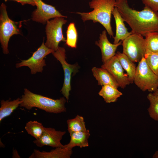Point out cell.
Returning a JSON list of instances; mask_svg holds the SVG:
<instances>
[{"mask_svg": "<svg viewBox=\"0 0 158 158\" xmlns=\"http://www.w3.org/2000/svg\"><path fill=\"white\" fill-rule=\"evenodd\" d=\"M117 8L133 33L145 36L150 32H158V12L145 6L141 11L130 7L127 0H116Z\"/></svg>", "mask_w": 158, "mask_h": 158, "instance_id": "obj_1", "label": "cell"}, {"mask_svg": "<svg viewBox=\"0 0 158 158\" xmlns=\"http://www.w3.org/2000/svg\"><path fill=\"white\" fill-rule=\"evenodd\" d=\"M116 0H92L89 3L93 10L89 12H77L83 22L92 20L94 23H100L105 29L110 37L114 33L111 24V15L115 7Z\"/></svg>", "mask_w": 158, "mask_h": 158, "instance_id": "obj_2", "label": "cell"}, {"mask_svg": "<svg viewBox=\"0 0 158 158\" xmlns=\"http://www.w3.org/2000/svg\"><path fill=\"white\" fill-rule=\"evenodd\" d=\"M20 99L22 102L20 106L28 110L35 107L50 113L58 114L66 111L65 104L67 100L63 97L53 99L34 93L25 88Z\"/></svg>", "mask_w": 158, "mask_h": 158, "instance_id": "obj_3", "label": "cell"}, {"mask_svg": "<svg viewBox=\"0 0 158 158\" xmlns=\"http://www.w3.org/2000/svg\"><path fill=\"white\" fill-rule=\"evenodd\" d=\"M138 63L134 82L143 91L155 92L158 89V76L150 68L144 57Z\"/></svg>", "mask_w": 158, "mask_h": 158, "instance_id": "obj_4", "label": "cell"}, {"mask_svg": "<svg viewBox=\"0 0 158 158\" xmlns=\"http://www.w3.org/2000/svg\"><path fill=\"white\" fill-rule=\"evenodd\" d=\"M123 53L134 62H139L146 54L145 39L143 36L132 33L122 41Z\"/></svg>", "mask_w": 158, "mask_h": 158, "instance_id": "obj_5", "label": "cell"}, {"mask_svg": "<svg viewBox=\"0 0 158 158\" xmlns=\"http://www.w3.org/2000/svg\"><path fill=\"white\" fill-rule=\"evenodd\" d=\"M20 34L17 23L9 18L6 6L2 3L0 7V42L4 54L9 53L8 45L11 37L13 35Z\"/></svg>", "mask_w": 158, "mask_h": 158, "instance_id": "obj_6", "label": "cell"}, {"mask_svg": "<svg viewBox=\"0 0 158 158\" xmlns=\"http://www.w3.org/2000/svg\"><path fill=\"white\" fill-rule=\"evenodd\" d=\"M67 21L62 17H55L47 21L45 27L47 40L45 44L48 48L56 51L61 41L66 42L63 35L62 27Z\"/></svg>", "mask_w": 158, "mask_h": 158, "instance_id": "obj_7", "label": "cell"}, {"mask_svg": "<svg viewBox=\"0 0 158 158\" xmlns=\"http://www.w3.org/2000/svg\"><path fill=\"white\" fill-rule=\"evenodd\" d=\"M52 54L60 63L63 69L64 80L61 92L67 101L69 99V92L71 90V82L72 74L77 72L78 66L76 64H71L67 62L66 59V51L63 47H59Z\"/></svg>", "mask_w": 158, "mask_h": 158, "instance_id": "obj_8", "label": "cell"}, {"mask_svg": "<svg viewBox=\"0 0 158 158\" xmlns=\"http://www.w3.org/2000/svg\"><path fill=\"white\" fill-rule=\"evenodd\" d=\"M54 51L53 49L47 47L43 41L41 46L33 53L30 57L17 63L16 67L18 68L23 66H27L30 68L32 74H35L37 72H42L43 67L46 65L44 58Z\"/></svg>", "mask_w": 158, "mask_h": 158, "instance_id": "obj_9", "label": "cell"}, {"mask_svg": "<svg viewBox=\"0 0 158 158\" xmlns=\"http://www.w3.org/2000/svg\"><path fill=\"white\" fill-rule=\"evenodd\" d=\"M37 8L32 13V19L43 24L49 19L58 17L67 18L62 15L55 7L44 2L42 0H34Z\"/></svg>", "mask_w": 158, "mask_h": 158, "instance_id": "obj_10", "label": "cell"}, {"mask_svg": "<svg viewBox=\"0 0 158 158\" xmlns=\"http://www.w3.org/2000/svg\"><path fill=\"white\" fill-rule=\"evenodd\" d=\"M101 67L111 74L122 88L124 89L130 84L127 74L124 73L123 69L116 55L103 63Z\"/></svg>", "mask_w": 158, "mask_h": 158, "instance_id": "obj_11", "label": "cell"}, {"mask_svg": "<svg viewBox=\"0 0 158 158\" xmlns=\"http://www.w3.org/2000/svg\"><path fill=\"white\" fill-rule=\"evenodd\" d=\"M65 131H58L51 128H44V131L40 138L33 141L37 146L42 147L48 146L53 148H65V145L61 142L63 136L66 134Z\"/></svg>", "mask_w": 158, "mask_h": 158, "instance_id": "obj_12", "label": "cell"}, {"mask_svg": "<svg viewBox=\"0 0 158 158\" xmlns=\"http://www.w3.org/2000/svg\"><path fill=\"white\" fill-rule=\"evenodd\" d=\"M106 30H103L100 34L98 41H96L95 44L101 49L102 61L105 62L115 55L118 47L122 44V41H120L116 44H112L109 41Z\"/></svg>", "mask_w": 158, "mask_h": 158, "instance_id": "obj_13", "label": "cell"}, {"mask_svg": "<svg viewBox=\"0 0 158 158\" xmlns=\"http://www.w3.org/2000/svg\"><path fill=\"white\" fill-rule=\"evenodd\" d=\"M112 14L114 18L116 26V34L114 37V44L122 41L132 33L129 32L124 23V21L116 7L113 11Z\"/></svg>", "mask_w": 158, "mask_h": 158, "instance_id": "obj_14", "label": "cell"}, {"mask_svg": "<svg viewBox=\"0 0 158 158\" xmlns=\"http://www.w3.org/2000/svg\"><path fill=\"white\" fill-rule=\"evenodd\" d=\"M72 150L62 147H57L50 151L47 152L34 150L29 158H70L72 154Z\"/></svg>", "mask_w": 158, "mask_h": 158, "instance_id": "obj_15", "label": "cell"}, {"mask_svg": "<svg viewBox=\"0 0 158 158\" xmlns=\"http://www.w3.org/2000/svg\"><path fill=\"white\" fill-rule=\"evenodd\" d=\"M70 135L71 137L70 141L68 144L65 145V148L71 150L76 146L81 148L89 146L88 139L90 135L89 130L85 131L73 132Z\"/></svg>", "mask_w": 158, "mask_h": 158, "instance_id": "obj_16", "label": "cell"}, {"mask_svg": "<svg viewBox=\"0 0 158 158\" xmlns=\"http://www.w3.org/2000/svg\"><path fill=\"white\" fill-rule=\"evenodd\" d=\"M92 71L94 77L98 81L99 85L103 86L109 85L117 88L119 87L116 81L111 74L105 69L95 67Z\"/></svg>", "mask_w": 158, "mask_h": 158, "instance_id": "obj_17", "label": "cell"}, {"mask_svg": "<svg viewBox=\"0 0 158 158\" xmlns=\"http://www.w3.org/2000/svg\"><path fill=\"white\" fill-rule=\"evenodd\" d=\"M116 55L118 59L123 68L127 74L130 84L134 82L136 67L134 62L131 61L123 53L118 51Z\"/></svg>", "mask_w": 158, "mask_h": 158, "instance_id": "obj_18", "label": "cell"}, {"mask_svg": "<svg viewBox=\"0 0 158 158\" xmlns=\"http://www.w3.org/2000/svg\"><path fill=\"white\" fill-rule=\"evenodd\" d=\"M98 94L103 98L107 103L116 102L118 98L122 95V93L119 91L117 88L109 85L102 86Z\"/></svg>", "mask_w": 158, "mask_h": 158, "instance_id": "obj_19", "label": "cell"}, {"mask_svg": "<svg viewBox=\"0 0 158 158\" xmlns=\"http://www.w3.org/2000/svg\"><path fill=\"white\" fill-rule=\"evenodd\" d=\"M20 98L13 100H2L1 101L0 121L5 117L10 115L22 102Z\"/></svg>", "mask_w": 158, "mask_h": 158, "instance_id": "obj_20", "label": "cell"}, {"mask_svg": "<svg viewBox=\"0 0 158 158\" xmlns=\"http://www.w3.org/2000/svg\"><path fill=\"white\" fill-rule=\"evenodd\" d=\"M145 36L146 54H158V32H148Z\"/></svg>", "mask_w": 158, "mask_h": 158, "instance_id": "obj_21", "label": "cell"}, {"mask_svg": "<svg viewBox=\"0 0 158 158\" xmlns=\"http://www.w3.org/2000/svg\"><path fill=\"white\" fill-rule=\"evenodd\" d=\"M68 130L69 134L74 132L85 131L87 129L83 117L78 115L67 121Z\"/></svg>", "mask_w": 158, "mask_h": 158, "instance_id": "obj_22", "label": "cell"}, {"mask_svg": "<svg viewBox=\"0 0 158 158\" xmlns=\"http://www.w3.org/2000/svg\"><path fill=\"white\" fill-rule=\"evenodd\" d=\"M44 128L40 122L30 121L27 123L25 129L28 134L38 140L42 135Z\"/></svg>", "mask_w": 158, "mask_h": 158, "instance_id": "obj_23", "label": "cell"}, {"mask_svg": "<svg viewBox=\"0 0 158 158\" xmlns=\"http://www.w3.org/2000/svg\"><path fill=\"white\" fill-rule=\"evenodd\" d=\"M66 36V44L68 47L76 48L77 47L78 33L74 23H70L68 26Z\"/></svg>", "mask_w": 158, "mask_h": 158, "instance_id": "obj_24", "label": "cell"}, {"mask_svg": "<svg viewBox=\"0 0 158 158\" xmlns=\"http://www.w3.org/2000/svg\"><path fill=\"white\" fill-rule=\"evenodd\" d=\"M147 97L150 103L148 109L149 115L152 119L158 121V95L150 92Z\"/></svg>", "mask_w": 158, "mask_h": 158, "instance_id": "obj_25", "label": "cell"}, {"mask_svg": "<svg viewBox=\"0 0 158 158\" xmlns=\"http://www.w3.org/2000/svg\"><path fill=\"white\" fill-rule=\"evenodd\" d=\"M145 58L150 68L158 76V54H146Z\"/></svg>", "mask_w": 158, "mask_h": 158, "instance_id": "obj_26", "label": "cell"}, {"mask_svg": "<svg viewBox=\"0 0 158 158\" xmlns=\"http://www.w3.org/2000/svg\"><path fill=\"white\" fill-rule=\"evenodd\" d=\"M145 5L151 10L158 12V0H141Z\"/></svg>", "mask_w": 158, "mask_h": 158, "instance_id": "obj_27", "label": "cell"}, {"mask_svg": "<svg viewBox=\"0 0 158 158\" xmlns=\"http://www.w3.org/2000/svg\"><path fill=\"white\" fill-rule=\"evenodd\" d=\"M18 2L20 3L22 5L28 4L32 6H36V4L34 0H13Z\"/></svg>", "mask_w": 158, "mask_h": 158, "instance_id": "obj_28", "label": "cell"}, {"mask_svg": "<svg viewBox=\"0 0 158 158\" xmlns=\"http://www.w3.org/2000/svg\"><path fill=\"white\" fill-rule=\"evenodd\" d=\"M12 157L13 158H20L17 151L16 150H13Z\"/></svg>", "mask_w": 158, "mask_h": 158, "instance_id": "obj_29", "label": "cell"}, {"mask_svg": "<svg viewBox=\"0 0 158 158\" xmlns=\"http://www.w3.org/2000/svg\"><path fill=\"white\" fill-rule=\"evenodd\" d=\"M153 157L158 158V152H156L155 154H154Z\"/></svg>", "mask_w": 158, "mask_h": 158, "instance_id": "obj_30", "label": "cell"}, {"mask_svg": "<svg viewBox=\"0 0 158 158\" xmlns=\"http://www.w3.org/2000/svg\"><path fill=\"white\" fill-rule=\"evenodd\" d=\"M153 93L155 95H158V89Z\"/></svg>", "mask_w": 158, "mask_h": 158, "instance_id": "obj_31", "label": "cell"}, {"mask_svg": "<svg viewBox=\"0 0 158 158\" xmlns=\"http://www.w3.org/2000/svg\"><path fill=\"white\" fill-rule=\"evenodd\" d=\"M8 0H12V1H13V0H4V1H8Z\"/></svg>", "mask_w": 158, "mask_h": 158, "instance_id": "obj_32", "label": "cell"}]
</instances>
